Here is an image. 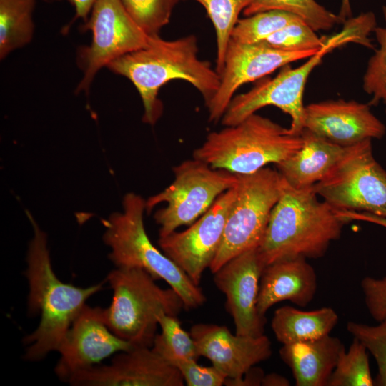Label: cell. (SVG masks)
I'll return each mask as SVG.
<instances>
[{
  "instance_id": "cell-1",
  "label": "cell",
  "mask_w": 386,
  "mask_h": 386,
  "mask_svg": "<svg viewBox=\"0 0 386 386\" xmlns=\"http://www.w3.org/2000/svg\"><path fill=\"white\" fill-rule=\"evenodd\" d=\"M128 79L144 106L143 121L155 124L162 114L158 98L161 87L174 79L184 80L199 91L207 104L219 89L220 75L208 61L198 56L197 39L189 35L174 40L151 36L149 44L125 54L107 66Z\"/></svg>"
},
{
  "instance_id": "cell-2",
  "label": "cell",
  "mask_w": 386,
  "mask_h": 386,
  "mask_svg": "<svg viewBox=\"0 0 386 386\" xmlns=\"http://www.w3.org/2000/svg\"><path fill=\"white\" fill-rule=\"evenodd\" d=\"M34 230L26 256L29 283L28 310L40 315L36 329L24 339V359L43 360L58 347L86 300L103 289V283L86 287L61 282L55 274L47 247V235L33 216L26 212Z\"/></svg>"
},
{
  "instance_id": "cell-3",
  "label": "cell",
  "mask_w": 386,
  "mask_h": 386,
  "mask_svg": "<svg viewBox=\"0 0 386 386\" xmlns=\"http://www.w3.org/2000/svg\"><path fill=\"white\" fill-rule=\"evenodd\" d=\"M345 224L330 205L318 199L314 186L295 188L282 177L279 198L258 252L265 267L289 259L320 258L340 237Z\"/></svg>"
},
{
  "instance_id": "cell-4",
  "label": "cell",
  "mask_w": 386,
  "mask_h": 386,
  "mask_svg": "<svg viewBox=\"0 0 386 386\" xmlns=\"http://www.w3.org/2000/svg\"><path fill=\"white\" fill-rule=\"evenodd\" d=\"M145 211L146 200L129 192L123 197L122 211L102 220L109 259L116 268L142 269L156 280L165 281L180 296L185 310L203 305L206 296L202 288L152 243L144 225Z\"/></svg>"
},
{
  "instance_id": "cell-5",
  "label": "cell",
  "mask_w": 386,
  "mask_h": 386,
  "mask_svg": "<svg viewBox=\"0 0 386 386\" xmlns=\"http://www.w3.org/2000/svg\"><path fill=\"white\" fill-rule=\"evenodd\" d=\"M370 32V23L362 16L347 20L342 30L327 36L323 47L304 64L297 68L287 64L273 79L264 77L249 91L234 96L221 119L222 124H237L259 109L274 106L291 117L290 132L300 135L303 129L305 107L303 94L312 71L335 48L348 43L368 46Z\"/></svg>"
},
{
  "instance_id": "cell-6",
  "label": "cell",
  "mask_w": 386,
  "mask_h": 386,
  "mask_svg": "<svg viewBox=\"0 0 386 386\" xmlns=\"http://www.w3.org/2000/svg\"><path fill=\"white\" fill-rule=\"evenodd\" d=\"M302 143L301 134H293L289 128L254 113L237 124L208 134L194 150L193 157L214 169L249 174L269 164H279Z\"/></svg>"
},
{
  "instance_id": "cell-7",
  "label": "cell",
  "mask_w": 386,
  "mask_h": 386,
  "mask_svg": "<svg viewBox=\"0 0 386 386\" xmlns=\"http://www.w3.org/2000/svg\"><path fill=\"white\" fill-rule=\"evenodd\" d=\"M106 281L113 291L110 305L103 308L110 330L134 346L152 347L164 313L177 316L184 305L172 287L163 289L147 271L139 268H115Z\"/></svg>"
},
{
  "instance_id": "cell-8",
  "label": "cell",
  "mask_w": 386,
  "mask_h": 386,
  "mask_svg": "<svg viewBox=\"0 0 386 386\" xmlns=\"http://www.w3.org/2000/svg\"><path fill=\"white\" fill-rule=\"evenodd\" d=\"M174 179L163 191L146 200V212L165 206L154 214L159 237L181 227L190 225L204 214L224 192L234 187L238 176L214 169L202 160H185L173 167Z\"/></svg>"
},
{
  "instance_id": "cell-9",
  "label": "cell",
  "mask_w": 386,
  "mask_h": 386,
  "mask_svg": "<svg viewBox=\"0 0 386 386\" xmlns=\"http://www.w3.org/2000/svg\"><path fill=\"white\" fill-rule=\"evenodd\" d=\"M237 176V195L220 247L209 267L213 274L232 258L259 247L280 195L282 176L277 170L264 167Z\"/></svg>"
},
{
  "instance_id": "cell-10",
  "label": "cell",
  "mask_w": 386,
  "mask_h": 386,
  "mask_svg": "<svg viewBox=\"0 0 386 386\" xmlns=\"http://www.w3.org/2000/svg\"><path fill=\"white\" fill-rule=\"evenodd\" d=\"M314 187L335 209L386 217V171L374 157L372 139L347 147L326 177Z\"/></svg>"
},
{
  "instance_id": "cell-11",
  "label": "cell",
  "mask_w": 386,
  "mask_h": 386,
  "mask_svg": "<svg viewBox=\"0 0 386 386\" xmlns=\"http://www.w3.org/2000/svg\"><path fill=\"white\" fill-rule=\"evenodd\" d=\"M84 26L91 31L92 40L79 55L84 75L77 92L88 91L97 72L111 61L147 46L151 36L134 21L121 0H96Z\"/></svg>"
},
{
  "instance_id": "cell-12",
  "label": "cell",
  "mask_w": 386,
  "mask_h": 386,
  "mask_svg": "<svg viewBox=\"0 0 386 386\" xmlns=\"http://www.w3.org/2000/svg\"><path fill=\"white\" fill-rule=\"evenodd\" d=\"M237 184L222 193L187 229L159 238L162 251L196 284L209 268L220 247L227 218L236 197Z\"/></svg>"
},
{
  "instance_id": "cell-13",
  "label": "cell",
  "mask_w": 386,
  "mask_h": 386,
  "mask_svg": "<svg viewBox=\"0 0 386 386\" xmlns=\"http://www.w3.org/2000/svg\"><path fill=\"white\" fill-rule=\"evenodd\" d=\"M319 50L286 51L263 41L245 44L231 39L219 89L206 104L209 120L216 123L222 119L235 92L243 84L261 79L292 62L308 59Z\"/></svg>"
},
{
  "instance_id": "cell-14",
  "label": "cell",
  "mask_w": 386,
  "mask_h": 386,
  "mask_svg": "<svg viewBox=\"0 0 386 386\" xmlns=\"http://www.w3.org/2000/svg\"><path fill=\"white\" fill-rule=\"evenodd\" d=\"M133 347L110 330L104 320L103 308L86 304L58 347L60 358L54 371L61 380L68 383L76 372Z\"/></svg>"
},
{
  "instance_id": "cell-15",
  "label": "cell",
  "mask_w": 386,
  "mask_h": 386,
  "mask_svg": "<svg viewBox=\"0 0 386 386\" xmlns=\"http://www.w3.org/2000/svg\"><path fill=\"white\" fill-rule=\"evenodd\" d=\"M75 386H183L177 368L152 347L134 346L116 354L109 364L96 365L74 374Z\"/></svg>"
},
{
  "instance_id": "cell-16",
  "label": "cell",
  "mask_w": 386,
  "mask_h": 386,
  "mask_svg": "<svg viewBox=\"0 0 386 386\" xmlns=\"http://www.w3.org/2000/svg\"><path fill=\"white\" fill-rule=\"evenodd\" d=\"M264 267L257 248L232 258L214 273V282L226 297V309L233 319L237 335H264L267 319L257 307Z\"/></svg>"
},
{
  "instance_id": "cell-17",
  "label": "cell",
  "mask_w": 386,
  "mask_h": 386,
  "mask_svg": "<svg viewBox=\"0 0 386 386\" xmlns=\"http://www.w3.org/2000/svg\"><path fill=\"white\" fill-rule=\"evenodd\" d=\"M303 129L342 147L380 139L385 124L369 105L354 100H330L305 107Z\"/></svg>"
},
{
  "instance_id": "cell-18",
  "label": "cell",
  "mask_w": 386,
  "mask_h": 386,
  "mask_svg": "<svg viewBox=\"0 0 386 386\" xmlns=\"http://www.w3.org/2000/svg\"><path fill=\"white\" fill-rule=\"evenodd\" d=\"M189 333L198 355L209 359L227 378L238 379L251 367L272 355V344L264 335L259 337L232 334L224 325L198 323Z\"/></svg>"
},
{
  "instance_id": "cell-19",
  "label": "cell",
  "mask_w": 386,
  "mask_h": 386,
  "mask_svg": "<svg viewBox=\"0 0 386 386\" xmlns=\"http://www.w3.org/2000/svg\"><path fill=\"white\" fill-rule=\"evenodd\" d=\"M317 290L315 269L304 258L278 261L266 266L262 272L257 297L259 314L265 316L275 304L289 300L307 306Z\"/></svg>"
},
{
  "instance_id": "cell-20",
  "label": "cell",
  "mask_w": 386,
  "mask_h": 386,
  "mask_svg": "<svg viewBox=\"0 0 386 386\" xmlns=\"http://www.w3.org/2000/svg\"><path fill=\"white\" fill-rule=\"evenodd\" d=\"M300 134L303 140L301 148L276 165L282 177L295 188L314 186L324 179L347 148L306 129Z\"/></svg>"
},
{
  "instance_id": "cell-21",
  "label": "cell",
  "mask_w": 386,
  "mask_h": 386,
  "mask_svg": "<svg viewBox=\"0 0 386 386\" xmlns=\"http://www.w3.org/2000/svg\"><path fill=\"white\" fill-rule=\"evenodd\" d=\"M344 344L330 335L303 342L283 345L282 361L291 369L297 386H327Z\"/></svg>"
},
{
  "instance_id": "cell-22",
  "label": "cell",
  "mask_w": 386,
  "mask_h": 386,
  "mask_svg": "<svg viewBox=\"0 0 386 386\" xmlns=\"http://www.w3.org/2000/svg\"><path fill=\"white\" fill-rule=\"evenodd\" d=\"M331 307L304 311L285 305L275 310L272 330L282 345L315 340L330 335L338 322Z\"/></svg>"
},
{
  "instance_id": "cell-23",
  "label": "cell",
  "mask_w": 386,
  "mask_h": 386,
  "mask_svg": "<svg viewBox=\"0 0 386 386\" xmlns=\"http://www.w3.org/2000/svg\"><path fill=\"white\" fill-rule=\"evenodd\" d=\"M36 0H0V59L31 42Z\"/></svg>"
},
{
  "instance_id": "cell-24",
  "label": "cell",
  "mask_w": 386,
  "mask_h": 386,
  "mask_svg": "<svg viewBox=\"0 0 386 386\" xmlns=\"http://www.w3.org/2000/svg\"><path fill=\"white\" fill-rule=\"evenodd\" d=\"M280 10L293 14L315 31H327L344 20L320 5L316 0H252L244 9L246 16L269 11Z\"/></svg>"
},
{
  "instance_id": "cell-25",
  "label": "cell",
  "mask_w": 386,
  "mask_h": 386,
  "mask_svg": "<svg viewBox=\"0 0 386 386\" xmlns=\"http://www.w3.org/2000/svg\"><path fill=\"white\" fill-rule=\"evenodd\" d=\"M206 10L212 22L217 40V71L221 74L232 32L241 12L252 0H194Z\"/></svg>"
},
{
  "instance_id": "cell-26",
  "label": "cell",
  "mask_w": 386,
  "mask_h": 386,
  "mask_svg": "<svg viewBox=\"0 0 386 386\" xmlns=\"http://www.w3.org/2000/svg\"><path fill=\"white\" fill-rule=\"evenodd\" d=\"M299 20V16L280 10L259 12L239 19L232 32L231 39L245 44L265 41L274 33Z\"/></svg>"
},
{
  "instance_id": "cell-27",
  "label": "cell",
  "mask_w": 386,
  "mask_h": 386,
  "mask_svg": "<svg viewBox=\"0 0 386 386\" xmlns=\"http://www.w3.org/2000/svg\"><path fill=\"white\" fill-rule=\"evenodd\" d=\"M366 347L353 337L349 350L340 352L327 386H372Z\"/></svg>"
},
{
  "instance_id": "cell-28",
  "label": "cell",
  "mask_w": 386,
  "mask_h": 386,
  "mask_svg": "<svg viewBox=\"0 0 386 386\" xmlns=\"http://www.w3.org/2000/svg\"><path fill=\"white\" fill-rule=\"evenodd\" d=\"M161 332L156 335L152 348L166 361L173 357L197 360V347L189 332L185 331L177 318L162 313L158 317Z\"/></svg>"
},
{
  "instance_id": "cell-29",
  "label": "cell",
  "mask_w": 386,
  "mask_h": 386,
  "mask_svg": "<svg viewBox=\"0 0 386 386\" xmlns=\"http://www.w3.org/2000/svg\"><path fill=\"white\" fill-rule=\"evenodd\" d=\"M134 21L149 36L159 35L169 21L174 0H121Z\"/></svg>"
},
{
  "instance_id": "cell-30",
  "label": "cell",
  "mask_w": 386,
  "mask_h": 386,
  "mask_svg": "<svg viewBox=\"0 0 386 386\" xmlns=\"http://www.w3.org/2000/svg\"><path fill=\"white\" fill-rule=\"evenodd\" d=\"M382 11L385 26H376L374 30L379 49L370 59L363 76V89L372 96V105L381 101L386 104V6H383Z\"/></svg>"
},
{
  "instance_id": "cell-31",
  "label": "cell",
  "mask_w": 386,
  "mask_h": 386,
  "mask_svg": "<svg viewBox=\"0 0 386 386\" xmlns=\"http://www.w3.org/2000/svg\"><path fill=\"white\" fill-rule=\"evenodd\" d=\"M327 36L320 37L305 21L293 22L274 33L265 44L286 51L319 50L325 45Z\"/></svg>"
},
{
  "instance_id": "cell-32",
  "label": "cell",
  "mask_w": 386,
  "mask_h": 386,
  "mask_svg": "<svg viewBox=\"0 0 386 386\" xmlns=\"http://www.w3.org/2000/svg\"><path fill=\"white\" fill-rule=\"evenodd\" d=\"M378 325L348 322L347 331L357 339L374 357L378 373L375 383L386 386V318Z\"/></svg>"
},
{
  "instance_id": "cell-33",
  "label": "cell",
  "mask_w": 386,
  "mask_h": 386,
  "mask_svg": "<svg viewBox=\"0 0 386 386\" xmlns=\"http://www.w3.org/2000/svg\"><path fill=\"white\" fill-rule=\"evenodd\" d=\"M362 220L386 228V217L365 213ZM367 310L372 317L380 322L386 318V277L375 279L366 277L361 281Z\"/></svg>"
},
{
  "instance_id": "cell-34",
  "label": "cell",
  "mask_w": 386,
  "mask_h": 386,
  "mask_svg": "<svg viewBox=\"0 0 386 386\" xmlns=\"http://www.w3.org/2000/svg\"><path fill=\"white\" fill-rule=\"evenodd\" d=\"M194 359L173 357L167 362L178 369L187 386H222L227 377L214 366L199 365Z\"/></svg>"
},
{
  "instance_id": "cell-35",
  "label": "cell",
  "mask_w": 386,
  "mask_h": 386,
  "mask_svg": "<svg viewBox=\"0 0 386 386\" xmlns=\"http://www.w3.org/2000/svg\"><path fill=\"white\" fill-rule=\"evenodd\" d=\"M264 376V372L261 368L253 366L240 378H227L224 385L227 386H259L262 385Z\"/></svg>"
},
{
  "instance_id": "cell-36",
  "label": "cell",
  "mask_w": 386,
  "mask_h": 386,
  "mask_svg": "<svg viewBox=\"0 0 386 386\" xmlns=\"http://www.w3.org/2000/svg\"><path fill=\"white\" fill-rule=\"evenodd\" d=\"M75 9V16L73 21L76 19L87 21L92 7L96 0H68Z\"/></svg>"
},
{
  "instance_id": "cell-37",
  "label": "cell",
  "mask_w": 386,
  "mask_h": 386,
  "mask_svg": "<svg viewBox=\"0 0 386 386\" xmlns=\"http://www.w3.org/2000/svg\"><path fill=\"white\" fill-rule=\"evenodd\" d=\"M263 386H287L290 382L287 378L276 373L264 375L262 380Z\"/></svg>"
},
{
  "instance_id": "cell-38",
  "label": "cell",
  "mask_w": 386,
  "mask_h": 386,
  "mask_svg": "<svg viewBox=\"0 0 386 386\" xmlns=\"http://www.w3.org/2000/svg\"><path fill=\"white\" fill-rule=\"evenodd\" d=\"M351 14V9L350 6L349 0H342V6L340 13V16L343 20H345L346 16H350Z\"/></svg>"
},
{
  "instance_id": "cell-39",
  "label": "cell",
  "mask_w": 386,
  "mask_h": 386,
  "mask_svg": "<svg viewBox=\"0 0 386 386\" xmlns=\"http://www.w3.org/2000/svg\"><path fill=\"white\" fill-rule=\"evenodd\" d=\"M176 3L178 1V0H174Z\"/></svg>"
},
{
  "instance_id": "cell-40",
  "label": "cell",
  "mask_w": 386,
  "mask_h": 386,
  "mask_svg": "<svg viewBox=\"0 0 386 386\" xmlns=\"http://www.w3.org/2000/svg\"><path fill=\"white\" fill-rule=\"evenodd\" d=\"M386 112V111H385Z\"/></svg>"
}]
</instances>
